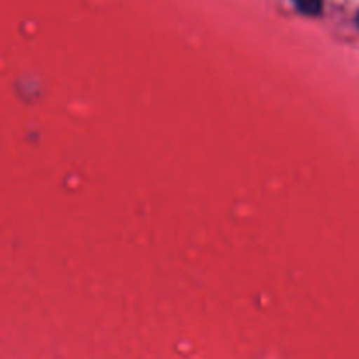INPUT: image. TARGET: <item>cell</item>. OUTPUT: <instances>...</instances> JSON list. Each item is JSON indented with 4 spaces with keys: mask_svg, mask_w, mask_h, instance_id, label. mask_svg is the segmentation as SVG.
Here are the masks:
<instances>
[{
    "mask_svg": "<svg viewBox=\"0 0 359 359\" xmlns=\"http://www.w3.org/2000/svg\"><path fill=\"white\" fill-rule=\"evenodd\" d=\"M291 2L305 16H319L325 6V0H291Z\"/></svg>",
    "mask_w": 359,
    "mask_h": 359,
    "instance_id": "1",
    "label": "cell"
},
{
    "mask_svg": "<svg viewBox=\"0 0 359 359\" xmlns=\"http://www.w3.org/2000/svg\"><path fill=\"white\" fill-rule=\"evenodd\" d=\"M356 25H358V28H359V11H358V14H356Z\"/></svg>",
    "mask_w": 359,
    "mask_h": 359,
    "instance_id": "2",
    "label": "cell"
}]
</instances>
